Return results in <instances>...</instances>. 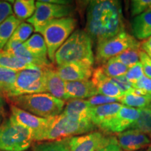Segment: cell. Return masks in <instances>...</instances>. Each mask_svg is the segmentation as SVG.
<instances>
[{
    "instance_id": "1",
    "label": "cell",
    "mask_w": 151,
    "mask_h": 151,
    "mask_svg": "<svg viewBox=\"0 0 151 151\" xmlns=\"http://www.w3.org/2000/svg\"><path fill=\"white\" fill-rule=\"evenodd\" d=\"M124 17L120 1H91L87 9L86 32L99 43L124 30Z\"/></svg>"
},
{
    "instance_id": "2",
    "label": "cell",
    "mask_w": 151,
    "mask_h": 151,
    "mask_svg": "<svg viewBox=\"0 0 151 151\" xmlns=\"http://www.w3.org/2000/svg\"><path fill=\"white\" fill-rule=\"evenodd\" d=\"M92 45L93 41L86 31L75 30L57 50L55 64L57 67L73 62H85L94 65L95 60Z\"/></svg>"
},
{
    "instance_id": "3",
    "label": "cell",
    "mask_w": 151,
    "mask_h": 151,
    "mask_svg": "<svg viewBox=\"0 0 151 151\" xmlns=\"http://www.w3.org/2000/svg\"><path fill=\"white\" fill-rule=\"evenodd\" d=\"M13 105L32 114L43 118H50L61 114L66 101L49 93H36L10 98Z\"/></svg>"
},
{
    "instance_id": "4",
    "label": "cell",
    "mask_w": 151,
    "mask_h": 151,
    "mask_svg": "<svg viewBox=\"0 0 151 151\" xmlns=\"http://www.w3.org/2000/svg\"><path fill=\"white\" fill-rule=\"evenodd\" d=\"M76 26V19L66 17L47 22L37 32L44 39L48 48V58L52 63H55L57 50L74 32Z\"/></svg>"
},
{
    "instance_id": "5",
    "label": "cell",
    "mask_w": 151,
    "mask_h": 151,
    "mask_svg": "<svg viewBox=\"0 0 151 151\" xmlns=\"http://www.w3.org/2000/svg\"><path fill=\"white\" fill-rule=\"evenodd\" d=\"M97 128L91 121H78L63 113L49 118L42 141H58L94 132Z\"/></svg>"
},
{
    "instance_id": "6",
    "label": "cell",
    "mask_w": 151,
    "mask_h": 151,
    "mask_svg": "<svg viewBox=\"0 0 151 151\" xmlns=\"http://www.w3.org/2000/svg\"><path fill=\"white\" fill-rule=\"evenodd\" d=\"M33 142L31 132L11 116L0 124V150L25 151L32 146Z\"/></svg>"
},
{
    "instance_id": "7",
    "label": "cell",
    "mask_w": 151,
    "mask_h": 151,
    "mask_svg": "<svg viewBox=\"0 0 151 151\" xmlns=\"http://www.w3.org/2000/svg\"><path fill=\"white\" fill-rule=\"evenodd\" d=\"M141 43L126 31L97 44L94 60L99 66L131 48H140Z\"/></svg>"
},
{
    "instance_id": "8",
    "label": "cell",
    "mask_w": 151,
    "mask_h": 151,
    "mask_svg": "<svg viewBox=\"0 0 151 151\" xmlns=\"http://www.w3.org/2000/svg\"><path fill=\"white\" fill-rule=\"evenodd\" d=\"M45 68L35 67L18 71L16 80L10 98L36 93H43L46 90L44 83Z\"/></svg>"
},
{
    "instance_id": "9",
    "label": "cell",
    "mask_w": 151,
    "mask_h": 151,
    "mask_svg": "<svg viewBox=\"0 0 151 151\" xmlns=\"http://www.w3.org/2000/svg\"><path fill=\"white\" fill-rule=\"evenodd\" d=\"M74 8L70 4H55L46 1H37L35 14L27 21L33 26L35 32H37L47 22L55 19L71 17Z\"/></svg>"
},
{
    "instance_id": "10",
    "label": "cell",
    "mask_w": 151,
    "mask_h": 151,
    "mask_svg": "<svg viewBox=\"0 0 151 151\" xmlns=\"http://www.w3.org/2000/svg\"><path fill=\"white\" fill-rule=\"evenodd\" d=\"M118 142L116 136L94 131L69 139L70 151H97L112 143Z\"/></svg>"
},
{
    "instance_id": "11",
    "label": "cell",
    "mask_w": 151,
    "mask_h": 151,
    "mask_svg": "<svg viewBox=\"0 0 151 151\" xmlns=\"http://www.w3.org/2000/svg\"><path fill=\"white\" fill-rule=\"evenodd\" d=\"M11 116L19 124L31 132L34 141L41 142L48 127L49 118H43L22 110L14 105L11 106Z\"/></svg>"
},
{
    "instance_id": "12",
    "label": "cell",
    "mask_w": 151,
    "mask_h": 151,
    "mask_svg": "<svg viewBox=\"0 0 151 151\" xmlns=\"http://www.w3.org/2000/svg\"><path fill=\"white\" fill-rule=\"evenodd\" d=\"M139 109L122 106L118 113L100 129L104 133L108 134H118L130 129L132 125L139 118Z\"/></svg>"
},
{
    "instance_id": "13",
    "label": "cell",
    "mask_w": 151,
    "mask_h": 151,
    "mask_svg": "<svg viewBox=\"0 0 151 151\" xmlns=\"http://www.w3.org/2000/svg\"><path fill=\"white\" fill-rule=\"evenodd\" d=\"M93 65L85 62H73L57 67L56 70L65 82L90 80L93 74Z\"/></svg>"
},
{
    "instance_id": "14",
    "label": "cell",
    "mask_w": 151,
    "mask_h": 151,
    "mask_svg": "<svg viewBox=\"0 0 151 151\" xmlns=\"http://www.w3.org/2000/svg\"><path fill=\"white\" fill-rule=\"evenodd\" d=\"M119 146L123 151H139L150 146V138L137 129H129L116 134Z\"/></svg>"
},
{
    "instance_id": "15",
    "label": "cell",
    "mask_w": 151,
    "mask_h": 151,
    "mask_svg": "<svg viewBox=\"0 0 151 151\" xmlns=\"http://www.w3.org/2000/svg\"><path fill=\"white\" fill-rule=\"evenodd\" d=\"M3 50L14 54L19 60L34 67L46 68L52 65L49 60H43L34 55L24 46L23 43L17 42L16 41L10 39Z\"/></svg>"
},
{
    "instance_id": "16",
    "label": "cell",
    "mask_w": 151,
    "mask_h": 151,
    "mask_svg": "<svg viewBox=\"0 0 151 151\" xmlns=\"http://www.w3.org/2000/svg\"><path fill=\"white\" fill-rule=\"evenodd\" d=\"M91 80L97 88L98 94L120 99L124 95V92L106 76L99 66L94 69Z\"/></svg>"
},
{
    "instance_id": "17",
    "label": "cell",
    "mask_w": 151,
    "mask_h": 151,
    "mask_svg": "<svg viewBox=\"0 0 151 151\" xmlns=\"http://www.w3.org/2000/svg\"><path fill=\"white\" fill-rule=\"evenodd\" d=\"M44 83L46 93L58 99L68 101L65 90V82L60 78L56 68L51 65L44 69Z\"/></svg>"
},
{
    "instance_id": "18",
    "label": "cell",
    "mask_w": 151,
    "mask_h": 151,
    "mask_svg": "<svg viewBox=\"0 0 151 151\" xmlns=\"http://www.w3.org/2000/svg\"><path fill=\"white\" fill-rule=\"evenodd\" d=\"M65 90L68 101L70 99H88L98 94L92 80L65 82Z\"/></svg>"
},
{
    "instance_id": "19",
    "label": "cell",
    "mask_w": 151,
    "mask_h": 151,
    "mask_svg": "<svg viewBox=\"0 0 151 151\" xmlns=\"http://www.w3.org/2000/svg\"><path fill=\"white\" fill-rule=\"evenodd\" d=\"M122 104L112 103L108 104L92 106L90 111V120L96 128L101 129L118 113Z\"/></svg>"
},
{
    "instance_id": "20",
    "label": "cell",
    "mask_w": 151,
    "mask_h": 151,
    "mask_svg": "<svg viewBox=\"0 0 151 151\" xmlns=\"http://www.w3.org/2000/svg\"><path fill=\"white\" fill-rule=\"evenodd\" d=\"M91 108L92 106L87 99H70L66 103L62 113L78 121H91Z\"/></svg>"
},
{
    "instance_id": "21",
    "label": "cell",
    "mask_w": 151,
    "mask_h": 151,
    "mask_svg": "<svg viewBox=\"0 0 151 151\" xmlns=\"http://www.w3.org/2000/svg\"><path fill=\"white\" fill-rule=\"evenodd\" d=\"M133 37L144 41L151 37V12H145L134 17L132 22Z\"/></svg>"
},
{
    "instance_id": "22",
    "label": "cell",
    "mask_w": 151,
    "mask_h": 151,
    "mask_svg": "<svg viewBox=\"0 0 151 151\" xmlns=\"http://www.w3.org/2000/svg\"><path fill=\"white\" fill-rule=\"evenodd\" d=\"M23 45L34 55L43 60H49L48 48L42 35L39 34L32 35L29 39L23 43Z\"/></svg>"
},
{
    "instance_id": "23",
    "label": "cell",
    "mask_w": 151,
    "mask_h": 151,
    "mask_svg": "<svg viewBox=\"0 0 151 151\" xmlns=\"http://www.w3.org/2000/svg\"><path fill=\"white\" fill-rule=\"evenodd\" d=\"M120 103L123 106L132 108H144L151 104V94H138L130 90L124 94L120 99Z\"/></svg>"
},
{
    "instance_id": "24",
    "label": "cell",
    "mask_w": 151,
    "mask_h": 151,
    "mask_svg": "<svg viewBox=\"0 0 151 151\" xmlns=\"http://www.w3.org/2000/svg\"><path fill=\"white\" fill-rule=\"evenodd\" d=\"M21 22L13 14L0 24V50H3L11 39L15 29Z\"/></svg>"
},
{
    "instance_id": "25",
    "label": "cell",
    "mask_w": 151,
    "mask_h": 151,
    "mask_svg": "<svg viewBox=\"0 0 151 151\" xmlns=\"http://www.w3.org/2000/svg\"><path fill=\"white\" fill-rule=\"evenodd\" d=\"M18 71L0 67V93L8 98L12 92Z\"/></svg>"
},
{
    "instance_id": "26",
    "label": "cell",
    "mask_w": 151,
    "mask_h": 151,
    "mask_svg": "<svg viewBox=\"0 0 151 151\" xmlns=\"http://www.w3.org/2000/svg\"><path fill=\"white\" fill-rule=\"evenodd\" d=\"M13 9L19 20H27L35 14L36 2L34 0H17L14 1Z\"/></svg>"
},
{
    "instance_id": "27",
    "label": "cell",
    "mask_w": 151,
    "mask_h": 151,
    "mask_svg": "<svg viewBox=\"0 0 151 151\" xmlns=\"http://www.w3.org/2000/svg\"><path fill=\"white\" fill-rule=\"evenodd\" d=\"M0 67L12 69L16 71H21L25 69L37 67L24 63L19 60L14 54L4 50H0Z\"/></svg>"
},
{
    "instance_id": "28",
    "label": "cell",
    "mask_w": 151,
    "mask_h": 151,
    "mask_svg": "<svg viewBox=\"0 0 151 151\" xmlns=\"http://www.w3.org/2000/svg\"><path fill=\"white\" fill-rule=\"evenodd\" d=\"M139 116L130 129H137L148 136L151 139V108L150 106L139 109Z\"/></svg>"
},
{
    "instance_id": "29",
    "label": "cell",
    "mask_w": 151,
    "mask_h": 151,
    "mask_svg": "<svg viewBox=\"0 0 151 151\" xmlns=\"http://www.w3.org/2000/svg\"><path fill=\"white\" fill-rule=\"evenodd\" d=\"M69 139L52 141H41L32 146V151H70Z\"/></svg>"
},
{
    "instance_id": "30",
    "label": "cell",
    "mask_w": 151,
    "mask_h": 151,
    "mask_svg": "<svg viewBox=\"0 0 151 151\" xmlns=\"http://www.w3.org/2000/svg\"><path fill=\"white\" fill-rule=\"evenodd\" d=\"M102 69L103 72L109 78L124 76L127 72L129 67L118 61L114 58H111L102 65L99 66Z\"/></svg>"
},
{
    "instance_id": "31",
    "label": "cell",
    "mask_w": 151,
    "mask_h": 151,
    "mask_svg": "<svg viewBox=\"0 0 151 151\" xmlns=\"http://www.w3.org/2000/svg\"><path fill=\"white\" fill-rule=\"evenodd\" d=\"M140 48L128 49L114 58L129 68L140 61Z\"/></svg>"
},
{
    "instance_id": "32",
    "label": "cell",
    "mask_w": 151,
    "mask_h": 151,
    "mask_svg": "<svg viewBox=\"0 0 151 151\" xmlns=\"http://www.w3.org/2000/svg\"><path fill=\"white\" fill-rule=\"evenodd\" d=\"M34 31L35 28L31 24L28 22H21L15 29L11 37V40L23 43L29 39Z\"/></svg>"
},
{
    "instance_id": "33",
    "label": "cell",
    "mask_w": 151,
    "mask_h": 151,
    "mask_svg": "<svg viewBox=\"0 0 151 151\" xmlns=\"http://www.w3.org/2000/svg\"><path fill=\"white\" fill-rule=\"evenodd\" d=\"M124 76L132 84L136 83L138 81L140 80L143 76H145L141 62L139 61L136 65L129 67Z\"/></svg>"
},
{
    "instance_id": "34",
    "label": "cell",
    "mask_w": 151,
    "mask_h": 151,
    "mask_svg": "<svg viewBox=\"0 0 151 151\" xmlns=\"http://www.w3.org/2000/svg\"><path fill=\"white\" fill-rule=\"evenodd\" d=\"M150 4L151 0H133L130 6L131 16L136 17L145 13Z\"/></svg>"
},
{
    "instance_id": "35",
    "label": "cell",
    "mask_w": 151,
    "mask_h": 151,
    "mask_svg": "<svg viewBox=\"0 0 151 151\" xmlns=\"http://www.w3.org/2000/svg\"><path fill=\"white\" fill-rule=\"evenodd\" d=\"M87 100L92 106L108 104L112 103H120V99L109 97L107 96L102 95V94H97V95L93 96V97Z\"/></svg>"
},
{
    "instance_id": "36",
    "label": "cell",
    "mask_w": 151,
    "mask_h": 151,
    "mask_svg": "<svg viewBox=\"0 0 151 151\" xmlns=\"http://www.w3.org/2000/svg\"><path fill=\"white\" fill-rule=\"evenodd\" d=\"M112 82L114 83L117 86L122 90L124 93H126L133 88V84L130 83L129 81L124 76L116 77V78H110Z\"/></svg>"
},
{
    "instance_id": "37",
    "label": "cell",
    "mask_w": 151,
    "mask_h": 151,
    "mask_svg": "<svg viewBox=\"0 0 151 151\" xmlns=\"http://www.w3.org/2000/svg\"><path fill=\"white\" fill-rule=\"evenodd\" d=\"M12 6L8 1H0V24H1L6 18L13 15Z\"/></svg>"
},
{
    "instance_id": "38",
    "label": "cell",
    "mask_w": 151,
    "mask_h": 151,
    "mask_svg": "<svg viewBox=\"0 0 151 151\" xmlns=\"http://www.w3.org/2000/svg\"><path fill=\"white\" fill-rule=\"evenodd\" d=\"M140 62L142 65L144 75L151 79V59L142 50L140 51Z\"/></svg>"
},
{
    "instance_id": "39",
    "label": "cell",
    "mask_w": 151,
    "mask_h": 151,
    "mask_svg": "<svg viewBox=\"0 0 151 151\" xmlns=\"http://www.w3.org/2000/svg\"><path fill=\"white\" fill-rule=\"evenodd\" d=\"M133 88L142 90L145 93L151 94V79L143 76L140 80L133 84Z\"/></svg>"
},
{
    "instance_id": "40",
    "label": "cell",
    "mask_w": 151,
    "mask_h": 151,
    "mask_svg": "<svg viewBox=\"0 0 151 151\" xmlns=\"http://www.w3.org/2000/svg\"><path fill=\"white\" fill-rule=\"evenodd\" d=\"M140 49L148 55V56L151 59V37L141 43Z\"/></svg>"
},
{
    "instance_id": "41",
    "label": "cell",
    "mask_w": 151,
    "mask_h": 151,
    "mask_svg": "<svg viewBox=\"0 0 151 151\" xmlns=\"http://www.w3.org/2000/svg\"><path fill=\"white\" fill-rule=\"evenodd\" d=\"M97 151H122L120 147L119 146L118 142L112 143L109 144L108 146L104 147V148L99 149Z\"/></svg>"
},
{
    "instance_id": "42",
    "label": "cell",
    "mask_w": 151,
    "mask_h": 151,
    "mask_svg": "<svg viewBox=\"0 0 151 151\" xmlns=\"http://www.w3.org/2000/svg\"><path fill=\"white\" fill-rule=\"evenodd\" d=\"M4 106H5L4 100L3 99V96L1 95V93H0V114H1V116H3L4 113L5 112Z\"/></svg>"
},
{
    "instance_id": "43",
    "label": "cell",
    "mask_w": 151,
    "mask_h": 151,
    "mask_svg": "<svg viewBox=\"0 0 151 151\" xmlns=\"http://www.w3.org/2000/svg\"><path fill=\"white\" fill-rule=\"evenodd\" d=\"M146 12H151V4H150V6L148 7V9H147V11H146Z\"/></svg>"
},
{
    "instance_id": "44",
    "label": "cell",
    "mask_w": 151,
    "mask_h": 151,
    "mask_svg": "<svg viewBox=\"0 0 151 151\" xmlns=\"http://www.w3.org/2000/svg\"><path fill=\"white\" fill-rule=\"evenodd\" d=\"M1 120H2V116L0 114V124H1Z\"/></svg>"
},
{
    "instance_id": "45",
    "label": "cell",
    "mask_w": 151,
    "mask_h": 151,
    "mask_svg": "<svg viewBox=\"0 0 151 151\" xmlns=\"http://www.w3.org/2000/svg\"><path fill=\"white\" fill-rule=\"evenodd\" d=\"M148 151H151V143H150V146H149L148 148Z\"/></svg>"
},
{
    "instance_id": "46",
    "label": "cell",
    "mask_w": 151,
    "mask_h": 151,
    "mask_svg": "<svg viewBox=\"0 0 151 151\" xmlns=\"http://www.w3.org/2000/svg\"><path fill=\"white\" fill-rule=\"evenodd\" d=\"M150 106V108H151V104H150V106Z\"/></svg>"
},
{
    "instance_id": "47",
    "label": "cell",
    "mask_w": 151,
    "mask_h": 151,
    "mask_svg": "<svg viewBox=\"0 0 151 151\" xmlns=\"http://www.w3.org/2000/svg\"><path fill=\"white\" fill-rule=\"evenodd\" d=\"M146 151H148V150H146Z\"/></svg>"
}]
</instances>
